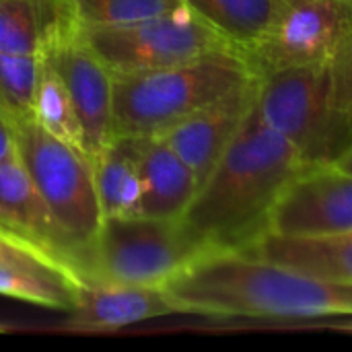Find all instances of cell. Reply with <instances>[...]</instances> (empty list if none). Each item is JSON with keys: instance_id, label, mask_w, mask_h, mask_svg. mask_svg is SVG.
<instances>
[{"instance_id": "22", "label": "cell", "mask_w": 352, "mask_h": 352, "mask_svg": "<svg viewBox=\"0 0 352 352\" xmlns=\"http://www.w3.org/2000/svg\"><path fill=\"white\" fill-rule=\"evenodd\" d=\"M76 27H116L179 8L182 0H62Z\"/></svg>"}, {"instance_id": "6", "label": "cell", "mask_w": 352, "mask_h": 352, "mask_svg": "<svg viewBox=\"0 0 352 352\" xmlns=\"http://www.w3.org/2000/svg\"><path fill=\"white\" fill-rule=\"evenodd\" d=\"M12 128L16 155L54 219L68 235L76 258L103 223L93 163L80 151L47 134L35 120Z\"/></svg>"}, {"instance_id": "11", "label": "cell", "mask_w": 352, "mask_h": 352, "mask_svg": "<svg viewBox=\"0 0 352 352\" xmlns=\"http://www.w3.org/2000/svg\"><path fill=\"white\" fill-rule=\"evenodd\" d=\"M258 78L229 91L206 107L194 111L186 120L177 122L163 134H159L196 173L202 184L233 136L239 132L243 122L256 103Z\"/></svg>"}, {"instance_id": "10", "label": "cell", "mask_w": 352, "mask_h": 352, "mask_svg": "<svg viewBox=\"0 0 352 352\" xmlns=\"http://www.w3.org/2000/svg\"><path fill=\"white\" fill-rule=\"evenodd\" d=\"M352 231V173L334 165L305 169L278 200L270 233L324 235Z\"/></svg>"}, {"instance_id": "7", "label": "cell", "mask_w": 352, "mask_h": 352, "mask_svg": "<svg viewBox=\"0 0 352 352\" xmlns=\"http://www.w3.org/2000/svg\"><path fill=\"white\" fill-rule=\"evenodd\" d=\"M78 29L82 39L113 74L157 70L214 54L237 52L217 29L186 4L171 12L130 25Z\"/></svg>"}, {"instance_id": "9", "label": "cell", "mask_w": 352, "mask_h": 352, "mask_svg": "<svg viewBox=\"0 0 352 352\" xmlns=\"http://www.w3.org/2000/svg\"><path fill=\"white\" fill-rule=\"evenodd\" d=\"M43 58L72 99L93 163L113 140V72L82 39L78 27L66 31Z\"/></svg>"}, {"instance_id": "4", "label": "cell", "mask_w": 352, "mask_h": 352, "mask_svg": "<svg viewBox=\"0 0 352 352\" xmlns=\"http://www.w3.org/2000/svg\"><path fill=\"white\" fill-rule=\"evenodd\" d=\"M206 252L179 219L113 217L103 219L91 243L76 254L72 272L76 280L163 289Z\"/></svg>"}, {"instance_id": "23", "label": "cell", "mask_w": 352, "mask_h": 352, "mask_svg": "<svg viewBox=\"0 0 352 352\" xmlns=\"http://www.w3.org/2000/svg\"><path fill=\"white\" fill-rule=\"evenodd\" d=\"M330 109L346 138L352 142V29L342 47L330 62Z\"/></svg>"}, {"instance_id": "17", "label": "cell", "mask_w": 352, "mask_h": 352, "mask_svg": "<svg viewBox=\"0 0 352 352\" xmlns=\"http://www.w3.org/2000/svg\"><path fill=\"white\" fill-rule=\"evenodd\" d=\"M93 173L103 219L138 214L142 184L136 136H116L93 161Z\"/></svg>"}, {"instance_id": "14", "label": "cell", "mask_w": 352, "mask_h": 352, "mask_svg": "<svg viewBox=\"0 0 352 352\" xmlns=\"http://www.w3.org/2000/svg\"><path fill=\"white\" fill-rule=\"evenodd\" d=\"M138 138V165H140V217L177 221L194 200L200 182L188 163L161 138Z\"/></svg>"}, {"instance_id": "26", "label": "cell", "mask_w": 352, "mask_h": 352, "mask_svg": "<svg viewBox=\"0 0 352 352\" xmlns=\"http://www.w3.org/2000/svg\"><path fill=\"white\" fill-rule=\"evenodd\" d=\"M334 167H338V169H342L346 173H352V142L346 146V151L336 159Z\"/></svg>"}, {"instance_id": "24", "label": "cell", "mask_w": 352, "mask_h": 352, "mask_svg": "<svg viewBox=\"0 0 352 352\" xmlns=\"http://www.w3.org/2000/svg\"><path fill=\"white\" fill-rule=\"evenodd\" d=\"M0 264H21V266H45V268H58L68 272L62 264H58L52 256L37 250L35 245L8 235L0 233ZM70 274V272H68Z\"/></svg>"}, {"instance_id": "19", "label": "cell", "mask_w": 352, "mask_h": 352, "mask_svg": "<svg viewBox=\"0 0 352 352\" xmlns=\"http://www.w3.org/2000/svg\"><path fill=\"white\" fill-rule=\"evenodd\" d=\"M76 283L72 274L58 268L0 264V295L56 311L74 309Z\"/></svg>"}, {"instance_id": "16", "label": "cell", "mask_w": 352, "mask_h": 352, "mask_svg": "<svg viewBox=\"0 0 352 352\" xmlns=\"http://www.w3.org/2000/svg\"><path fill=\"white\" fill-rule=\"evenodd\" d=\"M72 27L62 0H0V52L43 58Z\"/></svg>"}, {"instance_id": "2", "label": "cell", "mask_w": 352, "mask_h": 352, "mask_svg": "<svg viewBox=\"0 0 352 352\" xmlns=\"http://www.w3.org/2000/svg\"><path fill=\"white\" fill-rule=\"evenodd\" d=\"M305 169L303 155L252 109L179 221L210 252H243L270 233L278 200Z\"/></svg>"}, {"instance_id": "18", "label": "cell", "mask_w": 352, "mask_h": 352, "mask_svg": "<svg viewBox=\"0 0 352 352\" xmlns=\"http://www.w3.org/2000/svg\"><path fill=\"white\" fill-rule=\"evenodd\" d=\"M241 56L270 27L283 0H182Z\"/></svg>"}, {"instance_id": "20", "label": "cell", "mask_w": 352, "mask_h": 352, "mask_svg": "<svg viewBox=\"0 0 352 352\" xmlns=\"http://www.w3.org/2000/svg\"><path fill=\"white\" fill-rule=\"evenodd\" d=\"M33 120L47 134H52L54 138L70 144L72 148H76L85 157H89L82 126L78 122L72 99H70L66 87H64L62 78L58 76V72L52 68V64L45 58H43V66H41L37 93H35Z\"/></svg>"}, {"instance_id": "25", "label": "cell", "mask_w": 352, "mask_h": 352, "mask_svg": "<svg viewBox=\"0 0 352 352\" xmlns=\"http://www.w3.org/2000/svg\"><path fill=\"white\" fill-rule=\"evenodd\" d=\"M16 138H14V128L8 122V118L0 111V163L16 159Z\"/></svg>"}, {"instance_id": "8", "label": "cell", "mask_w": 352, "mask_h": 352, "mask_svg": "<svg viewBox=\"0 0 352 352\" xmlns=\"http://www.w3.org/2000/svg\"><path fill=\"white\" fill-rule=\"evenodd\" d=\"M352 29V0H283L266 33L241 58L256 76L324 66Z\"/></svg>"}, {"instance_id": "1", "label": "cell", "mask_w": 352, "mask_h": 352, "mask_svg": "<svg viewBox=\"0 0 352 352\" xmlns=\"http://www.w3.org/2000/svg\"><path fill=\"white\" fill-rule=\"evenodd\" d=\"M177 314L324 328L352 316V283L326 280L245 252H206L165 287Z\"/></svg>"}, {"instance_id": "15", "label": "cell", "mask_w": 352, "mask_h": 352, "mask_svg": "<svg viewBox=\"0 0 352 352\" xmlns=\"http://www.w3.org/2000/svg\"><path fill=\"white\" fill-rule=\"evenodd\" d=\"M243 252L326 280L352 283V231L324 235L268 233Z\"/></svg>"}, {"instance_id": "5", "label": "cell", "mask_w": 352, "mask_h": 352, "mask_svg": "<svg viewBox=\"0 0 352 352\" xmlns=\"http://www.w3.org/2000/svg\"><path fill=\"white\" fill-rule=\"evenodd\" d=\"M254 111L283 134L309 167L334 165L349 146L330 109V64L258 76Z\"/></svg>"}, {"instance_id": "13", "label": "cell", "mask_w": 352, "mask_h": 352, "mask_svg": "<svg viewBox=\"0 0 352 352\" xmlns=\"http://www.w3.org/2000/svg\"><path fill=\"white\" fill-rule=\"evenodd\" d=\"M173 314L177 309L161 287L78 280L76 305L70 311L68 326L78 330H118Z\"/></svg>"}, {"instance_id": "3", "label": "cell", "mask_w": 352, "mask_h": 352, "mask_svg": "<svg viewBox=\"0 0 352 352\" xmlns=\"http://www.w3.org/2000/svg\"><path fill=\"white\" fill-rule=\"evenodd\" d=\"M258 78L237 52L113 74V138L159 136L229 91Z\"/></svg>"}, {"instance_id": "12", "label": "cell", "mask_w": 352, "mask_h": 352, "mask_svg": "<svg viewBox=\"0 0 352 352\" xmlns=\"http://www.w3.org/2000/svg\"><path fill=\"white\" fill-rule=\"evenodd\" d=\"M0 229L45 252L74 276V248L19 157L0 163Z\"/></svg>"}, {"instance_id": "21", "label": "cell", "mask_w": 352, "mask_h": 352, "mask_svg": "<svg viewBox=\"0 0 352 352\" xmlns=\"http://www.w3.org/2000/svg\"><path fill=\"white\" fill-rule=\"evenodd\" d=\"M41 66L43 58L0 52V111L12 126L33 120Z\"/></svg>"}]
</instances>
